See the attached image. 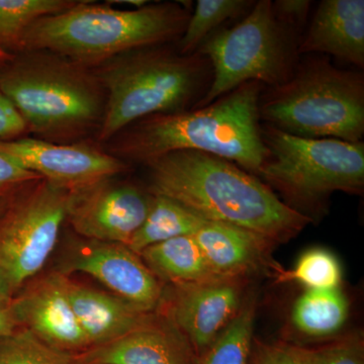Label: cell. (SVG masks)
I'll return each instance as SVG.
<instances>
[{
  "label": "cell",
  "mask_w": 364,
  "mask_h": 364,
  "mask_svg": "<svg viewBox=\"0 0 364 364\" xmlns=\"http://www.w3.org/2000/svg\"><path fill=\"white\" fill-rule=\"evenodd\" d=\"M148 191L181 203L208 222L225 223L272 244L291 240L312 220L287 207L260 178L200 151H177L143 164Z\"/></svg>",
  "instance_id": "6da1fadb"
},
{
  "label": "cell",
  "mask_w": 364,
  "mask_h": 364,
  "mask_svg": "<svg viewBox=\"0 0 364 364\" xmlns=\"http://www.w3.org/2000/svg\"><path fill=\"white\" fill-rule=\"evenodd\" d=\"M264 88L250 81L200 109L144 117L102 147L129 165H143L177 151H200L229 160L259 178L268 153L258 112Z\"/></svg>",
  "instance_id": "7a4b0ae2"
},
{
  "label": "cell",
  "mask_w": 364,
  "mask_h": 364,
  "mask_svg": "<svg viewBox=\"0 0 364 364\" xmlns=\"http://www.w3.org/2000/svg\"><path fill=\"white\" fill-rule=\"evenodd\" d=\"M0 90L20 114L28 136L39 140H91L104 121L107 93L95 70L58 53H14L0 67Z\"/></svg>",
  "instance_id": "3957f363"
},
{
  "label": "cell",
  "mask_w": 364,
  "mask_h": 364,
  "mask_svg": "<svg viewBox=\"0 0 364 364\" xmlns=\"http://www.w3.org/2000/svg\"><path fill=\"white\" fill-rule=\"evenodd\" d=\"M92 69L107 93L104 121L95 139L100 146L144 117L195 109L213 80L207 57L182 55L176 43L131 50Z\"/></svg>",
  "instance_id": "277c9868"
},
{
  "label": "cell",
  "mask_w": 364,
  "mask_h": 364,
  "mask_svg": "<svg viewBox=\"0 0 364 364\" xmlns=\"http://www.w3.org/2000/svg\"><path fill=\"white\" fill-rule=\"evenodd\" d=\"M191 14L182 1L119 9L107 2L78 0L62 13L35 21L21 51L48 50L93 68L131 50L178 42Z\"/></svg>",
  "instance_id": "5b68a950"
},
{
  "label": "cell",
  "mask_w": 364,
  "mask_h": 364,
  "mask_svg": "<svg viewBox=\"0 0 364 364\" xmlns=\"http://www.w3.org/2000/svg\"><path fill=\"white\" fill-rule=\"evenodd\" d=\"M260 123L306 139L363 142V70L337 68L325 57L299 59L286 82L265 87Z\"/></svg>",
  "instance_id": "8992f818"
},
{
  "label": "cell",
  "mask_w": 364,
  "mask_h": 364,
  "mask_svg": "<svg viewBox=\"0 0 364 364\" xmlns=\"http://www.w3.org/2000/svg\"><path fill=\"white\" fill-rule=\"evenodd\" d=\"M267 157L259 178L287 207L312 220L335 191L363 195L364 143L306 139L261 124Z\"/></svg>",
  "instance_id": "52a82bcc"
},
{
  "label": "cell",
  "mask_w": 364,
  "mask_h": 364,
  "mask_svg": "<svg viewBox=\"0 0 364 364\" xmlns=\"http://www.w3.org/2000/svg\"><path fill=\"white\" fill-rule=\"evenodd\" d=\"M301 35L277 18L272 0L255 1L240 23L215 31L196 51L210 61L213 80L195 109L250 81L265 87L286 82L299 60Z\"/></svg>",
  "instance_id": "ba28073f"
},
{
  "label": "cell",
  "mask_w": 364,
  "mask_h": 364,
  "mask_svg": "<svg viewBox=\"0 0 364 364\" xmlns=\"http://www.w3.org/2000/svg\"><path fill=\"white\" fill-rule=\"evenodd\" d=\"M71 191L39 179L9 198L0 215V299L11 301L39 275L66 222Z\"/></svg>",
  "instance_id": "9c48e42d"
},
{
  "label": "cell",
  "mask_w": 364,
  "mask_h": 364,
  "mask_svg": "<svg viewBox=\"0 0 364 364\" xmlns=\"http://www.w3.org/2000/svg\"><path fill=\"white\" fill-rule=\"evenodd\" d=\"M116 177L71 191L66 222L80 238L128 245L149 214L154 195Z\"/></svg>",
  "instance_id": "30bf717a"
},
{
  "label": "cell",
  "mask_w": 364,
  "mask_h": 364,
  "mask_svg": "<svg viewBox=\"0 0 364 364\" xmlns=\"http://www.w3.org/2000/svg\"><path fill=\"white\" fill-rule=\"evenodd\" d=\"M0 155L69 191L126 173L131 166L91 140L58 144L23 136L0 140Z\"/></svg>",
  "instance_id": "8fae6325"
},
{
  "label": "cell",
  "mask_w": 364,
  "mask_h": 364,
  "mask_svg": "<svg viewBox=\"0 0 364 364\" xmlns=\"http://www.w3.org/2000/svg\"><path fill=\"white\" fill-rule=\"evenodd\" d=\"M68 247L55 270L85 273L133 305L149 312L159 310L165 286L128 246L80 238Z\"/></svg>",
  "instance_id": "7c38bea8"
},
{
  "label": "cell",
  "mask_w": 364,
  "mask_h": 364,
  "mask_svg": "<svg viewBox=\"0 0 364 364\" xmlns=\"http://www.w3.org/2000/svg\"><path fill=\"white\" fill-rule=\"evenodd\" d=\"M244 279H217L165 287L159 311L203 353L241 310Z\"/></svg>",
  "instance_id": "4fadbf2b"
},
{
  "label": "cell",
  "mask_w": 364,
  "mask_h": 364,
  "mask_svg": "<svg viewBox=\"0 0 364 364\" xmlns=\"http://www.w3.org/2000/svg\"><path fill=\"white\" fill-rule=\"evenodd\" d=\"M67 279L57 270L36 277L11 299V310L18 328L56 350L76 355L87 350L88 343L72 309Z\"/></svg>",
  "instance_id": "5bb4252c"
},
{
  "label": "cell",
  "mask_w": 364,
  "mask_h": 364,
  "mask_svg": "<svg viewBox=\"0 0 364 364\" xmlns=\"http://www.w3.org/2000/svg\"><path fill=\"white\" fill-rule=\"evenodd\" d=\"M73 356L77 364H196V360L188 340L160 311L149 324Z\"/></svg>",
  "instance_id": "9a60e30c"
},
{
  "label": "cell",
  "mask_w": 364,
  "mask_h": 364,
  "mask_svg": "<svg viewBox=\"0 0 364 364\" xmlns=\"http://www.w3.org/2000/svg\"><path fill=\"white\" fill-rule=\"evenodd\" d=\"M298 53L331 55L364 68L363 0H323L299 41Z\"/></svg>",
  "instance_id": "2e32d148"
},
{
  "label": "cell",
  "mask_w": 364,
  "mask_h": 364,
  "mask_svg": "<svg viewBox=\"0 0 364 364\" xmlns=\"http://www.w3.org/2000/svg\"><path fill=\"white\" fill-rule=\"evenodd\" d=\"M218 279H245L250 273L282 268L270 258L272 242L259 235L219 222H208L193 235Z\"/></svg>",
  "instance_id": "e0dca14e"
},
{
  "label": "cell",
  "mask_w": 364,
  "mask_h": 364,
  "mask_svg": "<svg viewBox=\"0 0 364 364\" xmlns=\"http://www.w3.org/2000/svg\"><path fill=\"white\" fill-rule=\"evenodd\" d=\"M67 291L88 348L109 343L156 318L149 312L109 291L67 279Z\"/></svg>",
  "instance_id": "ac0fdd59"
},
{
  "label": "cell",
  "mask_w": 364,
  "mask_h": 364,
  "mask_svg": "<svg viewBox=\"0 0 364 364\" xmlns=\"http://www.w3.org/2000/svg\"><path fill=\"white\" fill-rule=\"evenodd\" d=\"M164 286L217 279L193 235L161 242L139 254Z\"/></svg>",
  "instance_id": "d6986e66"
},
{
  "label": "cell",
  "mask_w": 364,
  "mask_h": 364,
  "mask_svg": "<svg viewBox=\"0 0 364 364\" xmlns=\"http://www.w3.org/2000/svg\"><path fill=\"white\" fill-rule=\"evenodd\" d=\"M208 221L181 203L154 195L152 207L128 247L136 254L144 249L182 236H191Z\"/></svg>",
  "instance_id": "ffe728a7"
},
{
  "label": "cell",
  "mask_w": 364,
  "mask_h": 364,
  "mask_svg": "<svg viewBox=\"0 0 364 364\" xmlns=\"http://www.w3.org/2000/svg\"><path fill=\"white\" fill-rule=\"evenodd\" d=\"M348 316V301L338 289L330 291L306 289L291 312V322L299 334L309 339L334 336Z\"/></svg>",
  "instance_id": "44dd1931"
},
{
  "label": "cell",
  "mask_w": 364,
  "mask_h": 364,
  "mask_svg": "<svg viewBox=\"0 0 364 364\" xmlns=\"http://www.w3.org/2000/svg\"><path fill=\"white\" fill-rule=\"evenodd\" d=\"M78 0H0V49L21 51L26 31L45 16L62 13Z\"/></svg>",
  "instance_id": "7402d4cb"
},
{
  "label": "cell",
  "mask_w": 364,
  "mask_h": 364,
  "mask_svg": "<svg viewBox=\"0 0 364 364\" xmlns=\"http://www.w3.org/2000/svg\"><path fill=\"white\" fill-rule=\"evenodd\" d=\"M255 299H245L238 315L214 343L196 356V364H249L253 343Z\"/></svg>",
  "instance_id": "603a6c76"
},
{
  "label": "cell",
  "mask_w": 364,
  "mask_h": 364,
  "mask_svg": "<svg viewBox=\"0 0 364 364\" xmlns=\"http://www.w3.org/2000/svg\"><path fill=\"white\" fill-rule=\"evenodd\" d=\"M254 4L253 0H198L183 35L176 43L179 53L193 54L225 21L247 14Z\"/></svg>",
  "instance_id": "cb8c5ba5"
},
{
  "label": "cell",
  "mask_w": 364,
  "mask_h": 364,
  "mask_svg": "<svg viewBox=\"0 0 364 364\" xmlns=\"http://www.w3.org/2000/svg\"><path fill=\"white\" fill-rule=\"evenodd\" d=\"M277 275L280 280H296L312 291L338 289L342 279L339 261L331 252L320 248L306 251L293 270L280 269Z\"/></svg>",
  "instance_id": "d4e9b609"
},
{
  "label": "cell",
  "mask_w": 364,
  "mask_h": 364,
  "mask_svg": "<svg viewBox=\"0 0 364 364\" xmlns=\"http://www.w3.org/2000/svg\"><path fill=\"white\" fill-rule=\"evenodd\" d=\"M0 364H77L71 354L56 350L18 328L0 338Z\"/></svg>",
  "instance_id": "484cf974"
},
{
  "label": "cell",
  "mask_w": 364,
  "mask_h": 364,
  "mask_svg": "<svg viewBox=\"0 0 364 364\" xmlns=\"http://www.w3.org/2000/svg\"><path fill=\"white\" fill-rule=\"evenodd\" d=\"M299 346L306 364H364L363 341L359 334L337 337L318 346Z\"/></svg>",
  "instance_id": "4316f807"
},
{
  "label": "cell",
  "mask_w": 364,
  "mask_h": 364,
  "mask_svg": "<svg viewBox=\"0 0 364 364\" xmlns=\"http://www.w3.org/2000/svg\"><path fill=\"white\" fill-rule=\"evenodd\" d=\"M249 364H306L301 347L279 341L267 343L253 339Z\"/></svg>",
  "instance_id": "83f0119b"
},
{
  "label": "cell",
  "mask_w": 364,
  "mask_h": 364,
  "mask_svg": "<svg viewBox=\"0 0 364 364\" xmlns=\"http://www.w3.org/2000/svg\"><path fill=\"white\" fill-rule=\"evenodd\" d=\"M43 179L4 155H0V198H9L31 182Z\"/></svg>",
  "instance_id": "f1b7e54d"
},
{
  "label": "cell",
  "mask_w": 364,
  "mask_h": 364,
  "mask_svg": "<svg viewBox=\"0 0 364 364\" xmlns=\"http://www.w3.org/2000/svg\"><path fill=\"white\" fill-rule=\"evenodd\" d=\"M312 4L309 0H277L272 2V9L280 21L303 33Z\"/></svg>",
  "instance_id": "f546056e"
},
{
  "label": "cell",
  "mask_w": 364,
  "mask_h": 364,
  "mask_svg": "<svg viewBox=\"0 0 364 364\" xmlns=\"http://www.w3.org/2000/svg\"><path fill=\"white\" fill-rule=\"evenodd\" d=\"M28 136L26 124L11 102L0 90V140Z\"/></svg>",
  "instance_id": "4dcf8cb0"
},
{
  "label": "cell",
  "mask_w": 364,
  "mask_h": 364,
  "mask_svg": "<svg viewBox=\"0 0 364 364\" xmlns=\"http://www.w3.org/2000/svg\"><path fill=\"white\" fill-rule=\"evenodd\" d=\"M18 327L11 313V301L0 299V338L13 334Z\"/></svg>",
  "instance_id": "1f68e13d"
},
{
  "label": "cell",
  "mask_w": 364,
  "mask_h": 364,
  "mask_svg": "<svg viewBox=\"0 0 364 364\" xmlns=\"http://www.w3.org/2000/svg\"><path fill=\"white\" fill-rule=\"evenodd\" d=\"M11 57H13V54L0 49V67L4 66Z\"/></svg>",
  "instance_id": "d6a6232c"
},
{
  "label": "cell",
  "mask_w": 364,
  "mask_h": 364,
  "mask_svg": "<svg viewBox=\"0 0 364 364\" xmlns=\"http://www.w3.org/2000/svg\"><path fill=\"white\" fill-rule=\"evenodd\" d=\"M9 198H0V215L2 214V212H4V208H6L7 202H9Z\"/></svg>",
  "instance_id": "836d02e7"
}]
</instances>
